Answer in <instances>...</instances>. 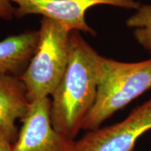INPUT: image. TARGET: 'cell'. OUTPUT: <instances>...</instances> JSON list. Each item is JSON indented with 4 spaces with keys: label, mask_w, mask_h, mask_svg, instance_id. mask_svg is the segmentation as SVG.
<instances>
[{
    "label": "cell",
    "mask_w": 151,
    "mask_h": 151,
    "mask_svg": "<svg viewBox=\"0 0 151 151\" xmlns=\"http://www.w3.org/2000/svg\"><path fill=\"white\" fill-rule=\"evenodd\" d=\"M101 58L78 31H71L69 62L51 95L50 118L55 129L73 140L95 102Z\"/></svg>",
    "instance_id": "cell-1"
},
{
    "label": "cell",
    "mask_w": 151,
    "mask_h": 151,
    "mask_svg": "<svg viewBox=\"0 0 151 151\" xmlns=\"http://www.w3.org/2000/svg\"><path fill=\"white\" fill-rule=\"evenodd\" d=\"M151 89V58L137 62H119L102 57L95 102L83 129L101 127L104 121Z\"/></svg>",
    "instance_id": "cell-2"
},
{
    "label": "cell",
    "mask_w": 151,
    "mask_h": 151,
    "mask_svg": "<svg viewBox=\"0 0 151 151\" xmlns=\"http://www.w3.org/2000/svg\"><path fill=\"white\" fill-rule=\"evenodd\" d=\"M71 31L59 22L43 17L35 54L19 77L30 103L52 95L67 69Z\"/></svg>",
    "instance_id": "cell-3"
},
{
    "label": "cell",
    "mask_w": 151,
    "mask_h": 151,
    "mask_svg": "<svg viewBox=\"0 0 151 151\" xmlns=\"http://www.w3.org/2000/svg\"><path fill=\"white\" fill-rule=\"evenodd\" d=\"M16 4L15 16L41 15L59 22L70 31L83 32L96 36L95 30L87 23L86 11L97 5H109L129 10H138L137 0H11Z\"/></svg>",
    "instance_id": "cell-4"
},
{
    "label": "cell",
    "mask_w": 151,
    "mask_h": 151,
    "mask_svg": "<svg viewBox=\"0 0 151 151\" xmlns=\"http://www.w3.org/2000/svg\"><path fill=\"white\" fill-rule=\"evenodd\" d=\"M151 129V97L123 120L88 131L76 141L74 151H132L137 139Z\"/></svg>",
    "instance_id": "cell-5"
},
{
    "label": "cell",
    "mask_w": 151,
    "mask_h": 151,
    "mask_svg": "<svg viewBox=\"0 0 151 151\" xmlns=\"http://www.w3.org/2000/svg\"><path fill=\"white\" fill-rule=\"evenodd\" d=\"M51 99L49 97L30 103L27 114L13 151H74L76 140L55 129L50 118Z\"/></svg>",
    "instance_id": "cell-6"
},
{
    "label": "cell",
    "mask_w": 151,
    "mask_h": 151,
    "mask_svg": "<svg viewBox=\"0 0 151 151\" xmlns=\"http://www.w3.org/2000/svg\"><path fill=\"white\" fill-rule=\"evenodd\" d=\"M30 102L18 77L0 72V130L14 143L18 136L16 125L27 114Z\"/></svg>",
    "instance_id": "cell-7"
},
{
    "label": "cell",
    "mask_w": 151,
    "mask_h": 151,
    "mask_svg": "<svg viewBox=\"0 0 151 151\" xmlns=\"http://www.w3.org/2000/svg\"><path fill=\"white\" fill-rule=\"evenodd\" d=\"M39 37V30H32L0 41V72L19 78L35 54Z\"/></svg>",
    "instance_id": "cell-8"
},
{
    "label": "cell",
    "mask_w": 151,
    "mask_h": 151,
    "mask_svg": "<svg viewBox=\"0 0 151 151\" xmlns=\"http://www.w3.org/2000/svg\"><path fill=\"white\" fill-rule=\"evenodd\" d=\"M128 27L134 28V37L137 43L151 55V4H141L126 20Z\"/></svg>",
    "instance_id": "cell-9"
},
{
    "label": "cell",
    "mask_w": 151,
    "mask_h": 151,
    "mask_svg": "<svg viewBox=\"0 0 151 151\" xmlns=\"http://www.w3.org/2000/svg\"><path fill=\"white\" fill-rule=\"evenodd\" d=\"M11 0H0V18L11 20L15 16V7Z\"/></svg>",
    "instance_id": "cell-10"
},
{
    "label": "cell",
    "mask_w": 151,
    "mask_h": 151,
    "mask_svg": "<svg viewBox=\"0 0 151 151\" xmlns=\"http://www.w3.org/2000/svg\"><path fill=\"white\" fill-rule=\"evenodd\" d=\"M0 151H13V143L10 142L0 130Z\"/></svg>",
    "instance_id": "cell-11"
}]
</instances>
